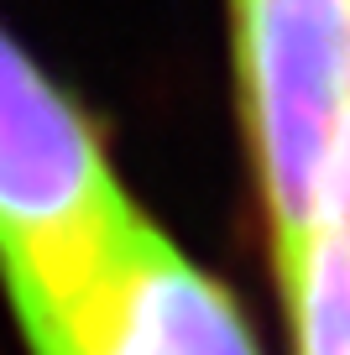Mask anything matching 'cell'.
I'll list each match as a JSON object with an SVG mask.
<instances>
[{
	"label": "cell",
	"mask_w": 350,
	"mask_h": 355,
	"mask_svg": "<svg viewBox=\"0 0 350 355\" xmlns=\"http://www.w3.org/2000/svg\"><path fill=\"white\" fill-rule=\"evenodd\" d=\"M235 53L272 256L288 272L350 141V0H235Z\"/></svg>",
	"instance_id": "7a4b0ae2"
},
{
	"label": "cell",
	"mask_w": 350,
	"mask_h": 355,
	"mask_svg": "<svg viewBox=\"0 0 350 355\" xmlns=\"http://www.w3.org/2000/svg\"><path fill=\"white\" fill-rule=\"evenodd\" d=\"M136 230L94 125L0 26V272L32 355Z\"/></svg>",
	"instance_id": "6da1fadb"
},
{
	"label": "cell",
	"mask_w": 350,
	"mask_h": 355,
	"mask_svg": "<svg viewBox=\"0 0 350 355\" xmlns=\"http://www.w3.org/2000/svg\"><path fill=\"white\" fill-rule=\"evenodd\" d=\"M298 355H350V141L340 157L324 220L283 272Z\"/></svg>",
	"instance_id": "277c9868"
},
{
	"label": "cell",
	"mask_w": 350,
	"mask_h": 355,
	"mask_svg": "<svg viewBox=\"0 0 350 355\" xmlns=\"http://www.w3.org/2000/svg\"><path fill=\"white\" fill-rule=\"evenodd\" d=\"M37 355H256V340L235 298L142 220Z\"/></svg>",
	"instance_id": "3957f363"
}]
</instances>
